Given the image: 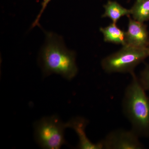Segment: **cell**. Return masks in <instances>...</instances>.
<instances>
[{
  "mask_svg": "<svg viewBox=\"0 0 149 149\" xmlns=\"http://www.w3.org/2000/svg\"><path fill=\"white\" fill-rule=\"evenodd\" d=\"M125 89L122 102L123 112L139 137H149V98L135 72Z\"/></svg>",
  "mask_w": 149,
  "mask_h": 149,
  "instance_id": "obj_1",
  "label": "cell"
},
{
  "mask_svg": "<svg viewBox=\"0 0 149 149\" xmlns=\"http://www.w3.org/2000/svg\"><path fill=\"white\" fill-rule=\"evenodd\" d=\"M46 37L45 45L42 52L45 74L56 73L67 80H71L78 72L75 53L68 49L61 38L57 35L49 32Z\"/></svg>",
  "mask_w": 149,
  "mask_h": 149,
  "instance_id": "obj_2",
  "label": "cell"
},
{
  "mask_svg": "<svg viewBox=\"0 0 149 149\" xmlns=\"http://www.w3.org/2000/svg\"><path fill=\"white\" fill-rule=\"evenodd\" d=\"M149 57V48L140 49L129 45L104 58L102 68L107 73L134 72L135 68Z\"/></svg>",
  "mask_w": 149,
  "mask_h": 149,
  "instance_id": "obj_3",
  "label": "cell"
},
{
  "mask_svg": "<svg viewBox=\"0 0 149 149\" xmlns=\"http://www.w3.org/2000/svg\"><path fill=\"white\" fill-rule=\"evenodd\" d=\"M67 123L63 122L55 116L42 118L35 126V139L42 148L58 149L65 143L64 131Z\"/></svg>",
  "mask_w": 149,
  "mask_h": 149,
  "instance_id": "obj_4",
  "label": "cell"
},
{
  "mask_svg": "<svg viewBox=\"0 0 149 149\" xmlns=\"http://www.w3.org/2000/svg\"><path fill=\"white\" fill-rule=\"evenodd\" d=\"M132 129H117L109 133L101 141L103 149H142L144 146Z\"/></svg>",
  "mask_w": 149,
  "mask_h": 149,
  "instance_id": "obj_5",
  "label": "cell"
},
{
  "mask_svg": "<svg viewBox=\"0 0 149 149\" xmlns=\"http://www.w3.org/2000/svg\"><path fill=\"white\" fill-rule=\"evenodd\" d=\"M128 17V29L125 32L126 45L140 49L149 48V35L146 25L130 16Z\"/></svg>",
  "mask_w": 149,
  "mask_h": 149,
  "instance_id": "obj_6",
  "label": "cell"
},
{
  "mask_svg": "<svg viewBox=\"0 0 149 149\" xmlns=\"http://www.w3.org/2000/svg\"><path fill=\"white\" fill-rule=\"evenodd\" d=\"M88 120L84 118L77 117L67 122L68 128H72L76 132L79 139L78 148L81 149H103L101 141L94 143L86 136L85 128Z\"/></svg>",
  "mask_w": 149,
  "mask_h": 149,
  "instance_id": "obj_7",
  "label": "cell"
},
{
  "mask_svg": "<svg viewBox=\"0 0 149 149\" xmlns=\"http://www.w3.org/2000/svg\"><path fill=\"white\" fill-rule=\"evenodd\" d=\"M100 30L103 35L104 40L106 42L122 46L126 45L125 32L120 29L116 23L112 22L108 26L100 27Z\"/></svg>",
  "mask_w": 149,
  "mask_h": 149,
  "instance_id": "obj_8",
  "label": "cell"
},
{
  "mask_svg": "<svg viewBox=\"0 0 149 149\" xmlns=\"http://www.w3.org/2000/svg\"><path fill=\"white\" fill-rule=\"evenodd\" d=\"M104 13L102 17L110 18L114 23H117L122 17H128L131 15L130 9L125 8L115 1H108L107 3L104 5Z\"/></svg>",
  "mask_w": 149,
  "mask_h": 149,
  "instance_id": "obj_9",
  "label": "cell"
},
{
  "mask_svg": "<svg viewBox=\"0 0 149 149\" xmlns=\"http://www.w3.org/2000/svg\"><path fill=\"white\" fill-rule=\"evenodd\" d=\"M130 10L133 19L142 22L149 20V0H136Z\"/></svg>",
  "mask_w": 149,
  "mask_h": 149,
  "instance_id": "obj_10",
  "label": "cell"
},
{
  "mask_svg": "<svg viewBox=\"0 0 149 149\" xmlns=\"http://www.w3.org/2000/svg\"><path fill=\"white\" fill-rule=\"evenodd\" d=\"M139 79L144 89L146 91H149V64L146 65L141 71Z\"/></svg>",
  "mask_w": 149,
  "mask_h": 149,
  "instance_id": "obj_11",
  "label": "cell"
},
{
  "mask_svg": "<svg viewBox=\"0 0 149 149\" xmlns=\"http://www.w3.org/2000/svg\"><path fill=\"white\" fill-rule=\"evenodd\" d=\"M51 1H52V0H43V1L42 3V8H41V10H40V13H39V14L37 15V18H36L35 21H34L33 24H32V28L38 25L40 17H41V16H42L43 13L44 12V10H45L46 7H47L48 3H49V2Z\"/></svg>",
  "mask_w": 149,
  "mask_h": 149,
  "instance_id": "obj_12",
  "label": "cell"
}]
</instances>
